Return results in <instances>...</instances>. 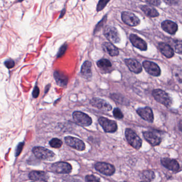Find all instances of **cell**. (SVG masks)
Returning <instances> with one entry per match:
<instances>
[{
  "label": "cell",
  "instance_id": "1",
  "mask_svg": "<svg viewBox=\"0 0 182 182\" xmlns=\"http://www.w3.org/2000/svg\"><path fill=\"white\" fill-rule=\"evenodd\" d=\"M152 95L158 102L165 107L169 108L172 105V99L165 91L161 89H154L152 92Z\"/></svg>",
  "mask_w": 182,
  "mask_h": 182
},
{
  "label": "cell",
  "instance_id": "2",
  "mask_svg": "<svg viewBox=\"0 0 182 182\" xmlns=\"http://www.w3.org/2000/svg\"><path fill=\"white\" fill-rule=\"evenodd\" d=\"M125 136L129 144L136 150H139L142 147V140L131 129H126Z\"/></svg>",
  "mask_w": 182,
  "mask_h": 182
},
{
  "label": "cell",
  "instance_id": "3",
  "mask_svg": "<svg viewBox=\"0 0 182 182\" xmlns=\"http://www.w3.org/2000/svg\"><path fill=\"white\" fill-rule=\"evenodd\" d=\"M32 151L36 157L41 160H51L55 156V154L52 151L43 147H34Z\"/></svg>",
  "mask_w": 182,
  "mask_h": 182
},
{
  "label": "cell",
  "instance_id": "4",
  "mask_svg": "<svg viewBox=\"0 0 182 182\" xmlns=\"http://www.w3.org/2000/svg\"><path fill=\"white\" fill-rule=\"evenodd\" d=\"M72 116L75 122L80 126H89L92 124V119L85 113L81 111H75Z\"/></svg>",
  "mask_w": 182,
  "mask_h": 182
},
{
  "label": "cell",
  "instance_id": "5",
  "mask_svg": "<svg viewBox=\"0 0 182 182\" xmlns=\"http://www.w3.org/2000/svg\"><path fill=\"white\" fill-rule=\"evenodd\" d=\"M98 122L106 133H114L118 129L117 124L115 121L101 117L98 119Z\"/></svg>",
  "mask_w": 182,
  "mask_h": 182
},
{
  "label": "cell",
  "instance_id": "6",
  "mask_svg": "<svg viewBox=\"0 0 182 182\" xmlns=\"http://www.w3.org/2000/svg\"><path fill=\"white\" fill-rule=\"evenodd\" d=\"M104 34L107 40L112 43H118L121 41L118 31L114 27L106 26L104 30Z\"/></svg>",
  "mask_w": 182,
  "mask_h": 182
},
{
  "label": "cell",
  "instance_id": "7",
  "mask_svg": "<svg viewBox=\"0 0 182 182\" xmlns=\"http://www.w3.org/2000/svg\"><path fill=\"white\" fill-rule=\"evenodd\" d=\"M95 168L99 172L106 176H111L114 174L115 171L114 166L106 162H97L95 165Z\"/></svg>",
  "mask_w": 182,
  "mask_h": 182
},
{
  "label": "cell",
  "instance_id": "8",
  "mask_svg": "<svg viewBox=\"0 0 182 182\" xmlns=\"http://www.w3.org/2000/svg\"><path fill=\"white\" fill-rule=\"evenodd\" d=\"M51 170L58 174H69L72 171V166L66 162L54 163L51 166Z\"/></svg>",
  "mask_w": 182,
  "mask_h": 182
},
{
  "label": "cell",
  "instance_id": "9",
  "mask_svg": "<svg viewBox=\"0 0 182 182\" xmlns=\"http://www.w3.org/2000/svg\"><path fill=\"white\" fill-rule=\"evenodd\" d=\"M65 141L68 146L77 150L82 151L86 148V145L84 142L80 139L74 137L66 136L65 137Z\"/></svg>",
  "mask_w": 182,
  "mask_h": 182
},
{
  "label": "cell",
  "instance_id": "10",
  "mask_svg": "<svg viewBox=\"0 0 182 182\" xmlns=\"http://www.w3.org/2000/svg\"><path fill=\"white\" fill-rule=\"evenodd\" d=\"M91 105L97 108V109L103 111H110L112 110V107L110 103L103 99L94 97L90 101Z\"/></svg>",
  "mask_w": 182,
  "mask_h": 182
},
{
  "label": "cell",
  "instance_id": "11",
  "mask_svg": "<svg viewBox=\"0 0 182 182\" xmlns=\"http://www.w3.org/2000/svg\"><path fill=\"white\" fill-rule=\"evenodd\" d=\"M143 66L148 73L153 76H159L161 74V69L158 65L153 62L145 61L143 62Z\"/></svg>",
  "mask_w": 182,
  "mask_h": 182
},
{
  "label": "cell",
  "instance_id": "12",
  "mask_svg": "<svg viewBox=\"0 0 182 182\" xmlns=\"http://www.w3.org/2000/svg\"><path fill=\"white\" fill-rule=\"evenodd\" d=\"M121 18L122 21L129 26L134 27L140 24V20L139 18L131 12H122Z\"/></svg>",
  "mask_w": 182,
  "mask_h": 182
},
{
  "label": "cell",
  "instance_id": "13",
  "mask_svg": "<svg viewBox=\"0 0 182 182\" xmlns=\"http://www.w3.org/2000/svg\"><path fill=\"white\" fill-rule=\"evenodd\" d=\"M161 163L163 166L174 172H177L180 170V164L177 160L172 159L164 158L161 159Z\"/></svg>",
  "mask_w": 182,
  "mask_h": 182
},
{
  "label": "cell",
  "instance_id": "14",
  "mask_svg": "<svg viewBox=\"0 0 182 182\" xmlns=\"http://www.w3.org/2000/svg\"><path fill=\"white\" fill-rule=\"evenodd\" d=\"M137 113L145 121L149 123H153L154 120V115L152 109L150 107L138 108L137 110Z\"/></svg>",
  "mask_w": 182,
  "mask_h": 182
},
{
  "label": "cell",
  "instance_id": "15",
  "mask_svg": "<svg viewBox=\"0 0 182 182\" xmlns=\"http://www.w3.org/2000/svg\"><path fill=\"white\" fill-rule=\"evenodd\" d=\"M130 41L135 47L142 51H146L148 49V46L146 42L135 34H131L129 37Z\"/></svg>",
  "mask_w": 182,
  "mask_h": 182
},
{
  "label": "cell",
  "instance_id": "16",
  "mask_svg": "<svg viewBox=\"0 0 182 182\" xmlns=\"http://www.w3.org/2000/svg\"><path fill=\"white\" fill-rule=\"evenodd\" d=\"M124 61L129 69L132 73L138 74L142 71V67L137 60L134 59H127Z\"/></svg>",
  "mask_w": 182,
  "mask_h": 182
},
{
  "label": "cell",
  "instance_id": "17",
  "mask_svg": "<svg viewBox=\"0 0 182 182\" xmlns=\"http://www.w3.org/2000/svg\"><path fill=\"white\" fill-rule=\"evenodd\" d=\"M143 136L145 139L153 147L158 145L161 142V139L160 137L151 132H144Z\"/></svg>",
  "mask_w": 182,
  "mask_h": 182
},
{
  "label": "cell",
  "instance_id": "18",
  "mask_svg": "<svg viewBox=\"0 0 182 182\" xmlns=\"http://www.w3.org/2000/svg\"><path fill=\"white\" fill-rule=\"evenodd\" d=\"M48 173L43 171H33L29 174V178L30 180L40 182H47L49 179Z\"/></svg>",
  "mask_w": 182,
  "mask_h": 182
},
{
  "label": "cell",
  "instance_id": "19",
  "mask_svg": "<svg viewBox=\"0 0 182 182\" xmlns=\"http://www.w3.org/2000/svg\"><path fill=\"white\" fill-rule=\"evenodd\" d=\"M161 27L165 32L170 34H174L178 30V26L174 22L166 20L161 24Z\"/></svg>",
  "mask_w": 182,
  "mask_h": 182
},
{
  "label": "cell",
  "instance_id": "20",
  "mask_svg": "<svg viewBox=\"0 0 182 182\" xmlns=\"http://www.w3.org/2000/svg\"><path fill=\"white\" fill-rule=\"evenodd\" d=\"M54 77L57 85L61 87H65L68 83V77L62 71H55Z\"/></svg>",
  "mask_w": 182,
  "mask_h": 182
},
{
  "label": "cell",
  "instance_id": "21",
  "mask_svg": "<svg viewBox=\"0 0 182 182\" xmlns=\"http://www.w3.org/2000/svg\"><path fill=\"white\" fill-rule=\"evenodd\" d=\"M159 48L161 53L167 58H171L174 56V51L171 46L165 43H160Z\"/></svg>",
  "mask_w": 182,
  "mask_h": 182
},
{
  "label": "cell",
  "instance_id": "22",
  "mask_svg": "<svg viewBox=\"0 0 182 182\" xmlns=\"http://www.w3.org/2000/svg\"><path fill=\"white\" fill-rule=\"evenodd\" d=\"M103 48L105 51L110 56L115 57L119 54V51L116 46L112 44L111 43L105 42L103 44Z\"/></svg>",
  "mask_w": 182,
  "mask_h": 182
},
{
  "label": "cell",
  "instance_id": "23",
  "mask_svg": "<svg viewBox=\"0 0 182 182\" xmlns=\"http://www.w3.org/2000/svg\"><path fill=\"white\" fill-rule=\"evenodd\" d=\"M81 73L83 77L86 79H89L92 77L91 71V63L89 61L84 62L82 65Z\"/></svg>",
  "mask_w": 182,
  "mask_h": 182
},
{
  "label": "cell",
  "instance_id": "24",
  "mask_svg": "<svg viewBox=\"0 0 182 182\" xmlns=\"http://www.w3.org/2000/svg\"><path fill=\"white\" fill-rule=\"evenodd\" d=\"M140 9L142 10L146 16L154 18V17H158L159 15L158 12L154 8H152L151 6H140Z\"/></svg>",
  "mask_w": 182,
  "mask_h": 182
},
{
  "label": "cell",
  "instance_id": "25",
  "mask_svg": "<svg viewBox=\"0 0 182 182\" xmlns=\"http://www.w3.org/2000/svg\"><path fill=\"white\" fill-rule=\"evenodd\" d=\"M155 177L156 175L152 170H144L140 174V178L144 182H151L154 180Z\"/></svg>",
  "mask_w": 182,
  "mask_h": 182
},
{
  "label": "cell",
  "instance_id": "26",
  "mask_svg": "<svg viewBox=\"0 0 182 182\" xmlns=\"http://www.w3.org/2000/svg\"><path fill=\"white\" fill-rule=\"evenodd\" d=\"M97 65H98V67L100 68V69H107V68L112 67V63H111L110 60L106 59H102L99 60L97 62Z\"/></svg>",
  "mask_w": 182,
  "mask_h": 182
},
{
  "label": "cell",
  "instance_id": "27",
  "mask_svg": "<svg viewBox=\"0 0 182 182\" xmlns=\"http://www.w3.org/2000/svg\"><path fill=\"white\" fill-rule=\"evenodd\" d=\"M50 145L54 148H60L62 146L63 142L59 139L55 138L50 140L49 142Z\"/></svg>",
  "mask_w": 182,
  "mask_h": 182
},
{
  "label": "cell",
  "instance_id": "28",
  "mask_svg": "<svg viewBox=\"0 0 182 182\" xmlns=\"http://www.w3.org/2000/svg\"><path fill=\"white\" fill-rule=\"evenodd\" d=\"M110 0H99V1L98 2V5L97 6V11L99 12L103 9H104V8L106 6L107 4L108 3V2Z\"/></svg>",
  "mask_w": 182,
  "mask_h": 182
},
{
  "label": "cell",
  "instance_id": "29",
  "mask_svg": "<svg viewBox=\"0 0 182 182\" xmlns=\"http://www.w3.org/2000/svg\"><path fill=\"white\" fill-rule=\"evenodd\" d=\"M113 114L114 117L118 119H122L123 118V115L122 113V111L120 110V109L119 108H115L113 110Z\"/></svg>",
  "mask_w": 182,
  "mask_h": 182
},
{
  "label": "cell",
  "instance_id": "30",
  "mask_svg": "<svg viewBox=\"0 0 182 182\" xmlns=\"http://www.w3.org/2000/svg\"><path fill=\"white\" fill-rule=\"evenodd\" d=\"M174 48L177 53L181 54L182 52V42L181 41H176L175 42Z\"/></svg>",
  "mask_w": 182,
  "mask_h": 182
},
{
  "label": "cell",
  "instance_id": "31",
  "mask_svg": "<svg viewBox=\"0 0 182 182\" xmlns=\"http://www.w3.org/2000/svg\"><path fill=\"white\" fill-rule=\"evenodd\" d=\"M85 180L86 182H100L98 178L92 175H89L86 176Z\"/></svg>",
  "mask_w": 182,
  "mask_h": 182
},
{
  "label": "cell",
  "instance_id": "32",
  "mask_svg": "<svg viewBox=\"0 0 182 182\" xmlns=\"http://www.w3.org/2000/svg\"><path fill=\"white\" fill-rule=\"evenodd\" d=\"M67 48V45L66 44H65L63 46L60 48L59 51L58 52V54H57V57H62L64 55V53H65L66 49Z\"/></svg>",
  "mask_w": 182,
  "mask_h": 182
},
{
  "label": "cell",
  "instance_id": "33",
  "mask_svg": "<svg viewBox=\"0 0 182 182\" xmlns=\"http://www.w3.org/2000/svg\"><path fill=\"white\" fill-rule=\"evenodd\" d=\"M148 3L154 6H159L161 4L160 0H145Z\"/></svg>",
  "mask_w": 182,
  "mask_h": 182
},
{
  "label": "cell",
  "instance_id": "34",
  "mask_svg": "<svg viewBox=\"0 0 182 182\" xmlns=\"http://www.w3.org/2000/svg\"><path fill=\"white\" fill-rule=\"evenodd\" d=\"M5 65L9 69L12 68L14 66V62L12 60H8L4 62Z\"/></svg>",
  "mask_w": 182,
  "mask_h": 182
},
{
  "label": "cell",
  "instance_id": "35",
  "mask_svg": "<svg viewBox=\"0 0 182 182\" xmlns=\"http://www.w3.org/2000/svg\"><path fill=\"white\" fill-rule=\"evenodd\" d=\"M24 143H19V144H18V146H17V148H16V156H18L19 155L20 152H21L22 151V148H23V147H24Z\"/></svg>",
  "mask_w": 182,
  "mask_h": 182
},
{
  "label": "cell",
  "instance_id": "36",
  "mask_svg": "<svg viewBox=\"0 0 182 182\" xmlns=\"http://www.w3.org/2000/svg\"><path fill=\"white\" fill-rule=\"evenodd\" d=\"M39 93H40V90H39L38 87V86H35L34 89L33 93H32L33 97H35V98H37V97H38Z\"/></svg>",
  "mask_w": 182,
  "mask_h": 182
},
{
  "label": "cell",
  "instance_id": "37",
  "mask_svg": "<svg viewBox=\"0 0 182 182\" xmlns=\"http://www.w3.org/2000/svg\"><path fill=\"white\" fill-rule=\"evenodd\" d=\"M106 16H105V17H104V18L102 20H101V21L98 23V25L96 26V28H95V32H96V31H98V30H99L100 27L103 26V23H104L105 22H106L105 20H104L105 18H106Z\"/></svg>",
  "mask_w": 182,
  "mask_h": 182
},
{
  "label": "cell",
  "instance_id": "38",
  "mask_svg": "<svg viewBox=\"0 0 182 182\" xmlns=\"http://www.w3.org/2000/svg\"><path fill=\"white\" fill-rule=\"evenodd\" d=\"M164 2L169 5H174L175 4H177L178 3V0H164Z\"/></svg>",
  "mask_w": 182,
  "mask_h": 182
},
{
  "label": "cell",
  "instance_id": "39",
  "mask_svg": "<svg viewBox=\"0 0 182 182\" xmlns=\"http://www.w3.org/2000/svg\"><path fill=\"white\" fill-rule=\"evenodd\" d=\"M65 11V9H64V10H63V11H62V14H61V15H60V17H59V18H62V17L63 16V15H64V14H65V11Z\"/></svg>",
  "mask_w": 182,
  "mask_h": 182
},
{
  "label": "cell",
  "instance_id": "40",
  "mask_svg": "<svg viewBox=\"0 0 182 182\" xmlns=\"http://www.w3.org/2000/svg\"><path fill=\"white\" fill-rule=\"evenodd\" d=\"M24 1V0H17V2H22V1Z\"/></svg>",
  "mask_w": 182,
  "mask_h": 182
},
{
  "label": "cell",
  "instance_id": "41",
  "mask_svg": "<svg viewBox=\"0 0 182 182\" xmlns=\"http://www.w3.org/2000/svg\"><path fill=\"white\" fill-rule=\"evenodd\" d=\"M144 182V181H142V182Z\"/></svg>",
  "mask_w": 182,
  "mask_h": 182
},
{
  "label": "cell",
  "instance_id": "42",
  "mask_svg": "<svg viewBox=\"0 0 182 182\" xmlns=\"http://www.w3.org/2000/svg\"></svg>",
  "mask_w": 182,
  "mask_h": 182
}]
</instances>
